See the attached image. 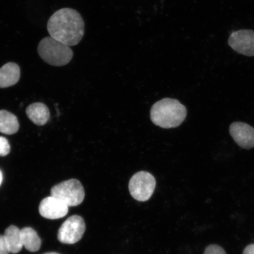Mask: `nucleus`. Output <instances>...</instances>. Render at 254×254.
<instances>
[{"instance_id":"nucleus-1","label":"nucleus","mask_w":254,"mask_h":254,"mask_svg":"<svg viewBox=\"0 0 254 254\" xmlns=\"http://www.w3.org/2000/svg\"><path fill=\"white\" fill-rule=\"evenodd\" d=\"M47 30L51 37L69 47L77 45L84 37L83 18L74 9H59L50 18Z\"/></svg>"},{"instance_id":"nucleus-2","label":"nucleus","mask_w":254,"mask_h":254,"mask_svg":"<svg viewBox=\"0 0 254 254\" xmlns=\"http://www.w3.org/2000/svg\"><path fill=\"white\" fill-rule=\"evenodd\" d=\"M186 107L179 101L173 98H164L152 106L150 117L155 126L163 128H176L185 120Z\"/></svg>"},{"instance_id":"nucleus-3","label":"nucleus","mask_w":254,"mask_h":254,"mask_svg":"<svg viewBox=\"0 0 254 254\" xmlns=\"http://www.w3.org/2000/svg\"><path fill=\"white\" fill-rule=\"evenodd\" d=\"M41 59L53 66H64L71 61L74 53L71 47L52 37H46L40 41L37 48Z\"/></svg>"},{"instance_id":"nucleus-4","label":"nucleus","mask_w":254,"mask_h":254,"mask_svg":"<svg viewBox=\"0 0 254 254\" xmlns=\"http://www.w3.org/2000/svg\"><path fill=\"white\" fill-rule=\"evenodd\" d=\"M51 196L64 202L69 206L81 204L85 198L83 186L78 180L70 179L54 186Z\"/></svg>"},{"instance_id":"nucleus-5","label":"nucleus","mask_w":254,"mask_h":254,"mask_svg":"<svg viewBox=\"0 0 254 254\" xmlns=\"http://www.w3.org/2000/svg\"><path fill=\"white\" fill-rule=\"evenodd\" d=\"M156 187L153 176L147 171H139L130 179L129 190L131 196L138 201H147L151 197Z\"/></svg>"},{"instance_id":"nucleus-6","label":"nucleus","mask_w":254,"mask_h":254,"mask_svg":"<svg viewBox=\"0 0 254 254\" xmlns=\"http://www.w3.org/2000/svg\"><path fill=\"white\" fill-rule=\"evenodd\" d=\"M85 224L84 219L79 215H72L63 222L57 234L60 242L74 244L84 236Z\"/></svg>"},{"instance_id":"nucleus-7","label":"nucleus","mask_w":254,"mask_h":254,"mask_svg":"<svg viewBox=\"0 0 254 254\" xmlns=\"http://www.w3.org/2000/svg\"><path fill=\"white\" fill-rule=\"evenodd\" d=\"M229 46L238 53L254 56V31L241 30L234 32L228 40Z\"/></svg>"},{"instance_id":"nucleus-8","label":"nucleus","mask_w":254,"mask_h":254,"mask_svg":"<svg viewBox=\"0 0 254 254\" xmlns=\"http://www.w3.org/2000/svg\"><path fill=\"white\" fill-rule=\"evenodd\" d=\"M230 133L240 147L250 150L254 147V128L242 122H234L230 127Z\"/></svg>"},{"instance_id":"nucleus-9","label":"nucleus","mask_w":254,"mask_h":254,"mask_svg":"<svg viewBox=\"0 0 254 254\" xmlns=\"http://www.w3.org/2000/svg\"><path fill=\"white\" fill-rule=\"evenodd\" d=\"M68 206L60 199L51 196L41 201L39 212L43 217L50 220H57L67 214Z\"/></svg>"},{"instance_id":"nucleus-10","label":"nucleus","mask_w":254,"mask_h":254,"mask_svg":"<svg viewBox=\"0 0 254 254\" xmlns=\"http://www.w3.org/2000/svg\"><path fill=\"white\" fill-rule=\"evenodd\" d=\"M20 78V68L17 64L9 62L0 68V88L12 86Z\"/></svg>"},{"instance_id":"nucleus-11","label":"nucleus","mask_w":254,"mask_h":254,"mask_svg":"<svg viewBox=\"0 0 254 254\" xmlns=\"http://www.w3.org/2000/svg\"><path fill=\"white\" fill-rule=\"evenodd\" d=\"M27 116L32 122L39 126H43L49 122L50 117L49 109L41 103L31 104L27 108Z\"/></svg>"},{"instance_id":"nucleus-12","label":"nucleus","mask_w":254,"mask_h":254,"mask_svg":"<svg viewBox=\"0 0 254 254\" xmlns=\"http://www.w3.org/2000/svg\"><path fill=\"white\" fill-rule=\"evenodd\" d=\"M4 237L9 252L17 254L21 252L23 246L22 244L21 230L14 225H11L5 230Z\"/></svg>"},{"instance_id":"nucleus-13","label":"nucleus","mask_w":254,"mask_h":254,"mask_svg":"<svg viewBox=\"0 0 254 254\" xmlns=\"http://www.w3.org/2000/svg\"><path fill=\"white\" fill-rule=\"evenodd\" d=\"M19 129L17 117L6 110H0V132L7 135L15 134Z\"/></svg>"},{"instance_id":"nucleus-14","label":"nucleus","mask_w":254,"mask_h":254,"mask_svg":"<svg viewBox=\"0 0 254 254\" xmlns=\"http://www.w3.org/2000/svg\"><path fill=\"white\" fill-rule=\"evenodd\" d=\"M22 244L25 249L30 252H36L41 246V240L36 231L30 227L21 230Z\"/></svg>"},{"instance_id":"nucleus-15","label":"nucleus","mask_w":254,"mask_h":254,"mask_svg":"<svg viewBox=\"0 0 254 254\" xmlns=\"http://www.w3.org/2000/svg\"><path fill=\"white\" fill-rule=\"evenodd\" d=\"M9 152H10V145L8 141L4 136H0V156H6Z\"/></svg>"},{"instance_id":"nucleus-16","label":"nucleus","mask_w":254,"mask_h":254,"mask_svg":"<svg viewBox=\"0 0 254 254\" xmlns=\"http://www.w3.org/2000/svg\"><path fill=\"white\" fill-rule=\"evenodd\" d=\"M204 254H227V253L220 246L211 244L206 247Z\"/></svg>"},{"instance_id":"nucleus-17","label":"nucleus","mask_w":254,"mask_h":254,"mask_svg":"<svg viewBox=\"0 0 254 254\" xmlns=\"http://www.w3.org/2000/svg\"><path fill=\"white\" fill-rule=\"evenodd\" d=\"M9 250L5 243L4 236L0 235V254H9Z\"/></svg>"},{"instance_id":"nucleus-18","label":"nucleus","mask_w":254,"mask_h":254,"mask_svg":"<svg viewBox=\"0 0 254 254\" xmlns=\"http://www.w3.org/2000/svg\"><path fill=\"white\" fill-rule=\"evenodd\" d=\"M243 254H254V244L247 246L244 250Z\"/></svg>"},{"instance_id":"nucleus-19","label":"nucleus","mask_w":254,"mask_h":254,"mask_svg":"<svg viewBox=\"0 0 254 254\" xmlns=\"http://www.w3.org/2000/svg\"><path fill=\"white\" fill-rule=\"evenodd\" d=\"M2 179H3L2 173L1 172V171L0 170V186H1V183L2 182Z\"/></svg>"},{"instance_id":"nucleus-20","label":"nucleus","mask_w":254,"mask_h":254,"mask_svg":"<svg viewBox=\"0 0 254 254\" xmlns=\"http://www.w3.org/2000/svg\"><path fill=\"white\" fill-rule=\"evenodd\" d=\"M60 254L57 253H46V254Z\"/></svg>"}]
</instances>
